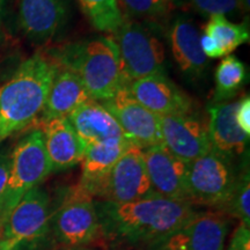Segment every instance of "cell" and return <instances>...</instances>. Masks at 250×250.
<instances>
[{
	"label": "cell",
	"instance_id": "83f0119b",
	"mask_svg": "<svg viewBox=\"0 0 250 250\" xmlns=\"http://www.w3.org/2000/svg\"><path fill=\"white\" fill-rule=\"evenodd\" d=\"M9 170H11V154L0 153V224H1L2 208H4L6 190H7Z\"/></svg>",
	"mask_w": 250,
	"mask_h": 250
},
{
	"label": "cell",
	"instance_id": "1f68e13d",
	"mask_svg": "<svg viewBox=\"0 0 250 250\" xmlns=\"http://www.w3.org/2000/svg\"><path fill=\"white\" fill-rule=\"evenodd\" d=\"M240 2H241V6H242L243 12H249V8H250V0H240Z\"/></svg>",
	"mask_w": 250,
	"mask_h": 250
},
{
	"label": "cell",
	"instance_id": "7a4b0ae2",
	"mask_svg": "<svg viewBox=\"0 0 250 250\" xmlns=\"http://www.w3.org/2000/svg\"><path fill=\"white\" fill-rule=\"evenodd\" d=\"M57 65L45 55L35 54L0 86V144L42 112Z\"/></svg>",
	"mask_w": 250,
	"mask_h": 250
},
{
	"label": "cell",
	"instance_id": "6da1fadb",
	"mask_svg": "<svg viewBox=\"0 0 250 250\" xmlns=\"http://www.w3.org/2000/svg\"><path fill=\"white\" fill-rule=\"evenodd\" d=\"M95 205L101 230L132 245L161 243L197 213L191 203L155 193L125 204L102 201Z\"/></svg>",
	"mask_w": 250,
	"mask_h": 250
},
{
	"label": "cell",
	"instance_id": "277c9868",
	"mask_svg": "<svg viewBox=\"0 0 250 250\" xmlns=\"http://www.w3.org/2000/svg\"><path fill=\"white\" fill-rule=\"evenodd\" d=\"M112 39L120 54L126 83L153 74L165 73L164 44L147 26L124 18Z\"/></svg>",
	"mask_w": 250,
	"mask_h": 250
},
{
	"label": "cell",
	"instance_id": "52a82bcc",
	"mask_svg": "<svg viewBox=\"0 0 250 250\" xmlns=\"http://www.w3.org/2000/svg\"><path fill=\"white\" fill-rule=\"evenodd\" d=\"M51 220L50 197L36 187L22 197L0 228V250H19L44 236Z\"/></svg>",
	"mask_w": 250,
	"mask_h": 250
},
{
	"label": "cell",
	"instance_id": "f1b7e54d",
	"mask_svg": "<svg viewBox=\"0 0 250 250\" xmlns=\"http://www.w3.org/2000/svg\"><path fill=\"white\" fill-rule=\"evenodd\" d=\"M236 123L247 136H250V98L247 95L241 101H237L235 112Z\"/></svg>",
	"mask_w": 250,
	"mask_h": 250
},
{
	"label": "cell",
	"instance_id": "ba28073f",
	"mask_svg": "<svg viewBox=\"0 0 250 250\" xmlns=\"http://www.w3.org/2000/svg\"><path fill=\"white\" fill-rule=\"evenodd\" d=\"M236 175L228 159L210 151L189 162L187 168V187L190 203L220 208L229 201Z\"/></svg>",
	"mask_w": 250,
	"mask_h": 250
},
{
	"label": "cell",
	"instance_id": "ffe728a7",
	"mask_svg": "<svg viewBox=\"0 0 250 250\" xmlns=\"http://www.w3.org/2000/svg\"><path fill=\"white\" fill-rule=\"evenodd\" d=\"M89 99L80 78L70 68L58 64L44 107L41 112L42 122L52 118H66L71 112Z\"/></svg>",
	"mask_w": 250,
	"mask_h": 250
},
{
	"label": "cell",
	"instance_id": "9a60e30c",
	"mask_svg": "<svg viewBox=\"0 0 250 250\" xmlns=\"http://www.w3.org/2000/svg\"><path fill=\"white\" fill-rule=\"evenodd\" d=\"M83 146L126 142L120 124L99 101L89 99L66 117ZM129 142V140H127Z\"/></svg>",
	"mask_w": 250,
	"mask_h": 250
},
{
	"label": "cell",
	"instance_id": "f546056e",
	"mask_svg": "<svg viewBox=\"0 0 250 250\" xmlns=\"http://www.w3.org/2000/svg\"><path fill=\"white\" fill-rule=\"evenodd\" d=\"M227 250H250V228L240 224L230 239Z\"/></svg>",
	"mask_w": 250,
	"mask_h": 250
},
{
	"label": "cell",
	"instance_id": "44dd1931",
	"mask_svg": "<svg viewBox=\"0 0 250 250\" xmlns=\"http://www.w3.org/2000/svg\"><path fill=\"white\" fill-rule=\"evenodd\" d=\"M131 145L132 144L126 140L86 146L85 155L81 161L83 173L79 186L93 197H98L112 167Z\"/></svg>",
	"mask_w": 250,
	"mask_h": 250
},
{
	"label": "cell",
	"instance_id": "2e32d148",
	"mask_svg": "<svg viewBox=\"0 0 250 250\" xmlns=\"http://www.w3.org/2000/svg\"><path fill=\"white\" fill-rule=\"evenodd\" d=\"M66 17V0H20L19 26L31 42L51 40Z\"/></svg>",
	"mask_w": 250,
	"mask_h": 250
},
{
	"label": "cell",
	"instance_id": "836d02e7",
	"mask_svg": "<svg viewBox=\"0 0 250 250\" xmlns=\"http://www.w3.org/2000/svg\"><path fill=\"white\" fill-rule=\"evenodd\" d=\"M70 250H94V249L89 248L88 246H83V247H76V248H70Z\"/></svg>",
	"mask_w": 250,
	"mask_h": 250
},
{
	"label": "cell",
	"instance_id": "cb8c5ba5",
	"mask_svg": "<svg viewBox=\"0 0 250 250\" xmlns=\"http://www.w3.org/2000/svg\"><path fill=\"white\" fill-rule=\"evenodd\" d=\"M78 2L96 30L114 34L123 22L117 0H78Z\"/></svg>",
	"mask_w": 250,
	"mask_h": 250
},
{
	"label": "cell",
	"instance_id": "ac0fdd59",
	"mask_svg": "<svg viewBox=\"0 0 250 250\" xmlns=\"http://www.w3.org/2000/svg\"><path fill=\"white\" fill-rule=\"evenodd\" d=\"M42 132L52 173L70 169L83 161L85 146L67 118L43 122Z\"/></svg>",
	"mask_w": 250,
	"mask_h": 250
},
{
	"label": "cell",
	"instance_id": "3957f363",
	"mask_svg": "<svg viewBox=\"0 0 250 250\" xmlns=\"http://www.w3.org/2000/svg\"><path fill=\"white\" fill-rule=\"evenodd\" d=\"M56 62L73 71L83 81L89 98L95 101L111 98L127 85L112 36L68 44L59 51Z\"/></svg>",
	"mask_w": 250,
	"mask_h": 250
},
{
	"label": "cell",
	"instance_id": "4dcf8cb0",
	"mask_svg": "<svg viewBox=\"0 0 250 250\" xmlns=\"http://www.w3.org/2000/svg\"><path fill=\"white\" fill-rule=\"evenodd\" d=\"M201 48L208 58L223 57V51H221L220 45L218 44L217 41L213 37L208 35L201 36Z\"/></svg>",
	"mask_w": 250,
	"mask_h": 250
},
{
	"label": "cell",
	"instance_id": "603a6c76",
	"mask_svg": "<svg viewBox=\"0 0 250 250\" xmlns=\"http://www.w3.org/2000/svg\"><path fill=\"white\" fill-rule=\"evenodd\" d=\"M204 35L213 37L217 41L223 56H229L240 45L249 42L248 26L245 23H234L221 15L210 18L204 28Z\"/></svg>",
	"mask_w": 250,
	"mask_h": 250
},
{
	"label": "cell",
	"instance_id": "5b68a950",
	"mask_svg": "<svg viewBox=\"0 0 250 250\" xmlns=\"http://www.w3.org/2000/svg\"><path fill=\"white\" fill-rule=\"evenodd\" d=\"M51 173L42 130L31 131L17 144L11 153V170L0 228L22 197L31 189L40 187Z\"/></svg>",
	"mask_w": 250,
	"mask_h": 250
},
{
	"label": "cell",
	"instance_id": "8992f818",
	"mask_svg": "<svg viewBox=\"0 0 250 250\" xmlns=\"http://www.w3.org/2000/svg\"><path fill=\"white\" fill-rule=\"evenodd\" d=\"M94 197L79 184L71 188L51 217L55 235L67 248L88 246L101 233Z\"/></svg>",
	"mask_w": 250,
	"mask_h": 250
},
{
	"label": "cell",
	"instance_id": "4316f807",
	"mask_svg": "<svg viewBox=\"0 0 250 250\" xmlns=\"http://www.w3.org/2000/svg\"><path fill=\"white\" fill-rule=\"evenodd\" d=\"M190 2L198 13L210 18L214 15L234 17L239 12H243L240 0H190Z\"/></svg>",
	"mask_w": 250,
	"mask_h": 250
},
{
	"label": "cell",
	"instance_id": "d6986e66",
	"mask_svg": "<svg viewBox=\"0 0 250 250\" xmlns=\"http://www.w3.org/2000/svg\"><path fill=\"white\" fill-rule=\"evenodd\" d=\"M171 55L179 70L190 78H201L208 64L201 48V34L189 19L179 18L168 31Z\"/></svg>",
	"mask_w": 250,
	"mask_h": 250
},
{
	"label": "cell",
	"instance_id": "5bb4252c",
	"mask_svg": "<svg viewBox=\"0 0 250 250\" xmlns=\"http://www.w3.org/2000/svg\"><path fill=\"white\" fill-rule=\"evenodd\" d=\"M143 152L153 193L190 203L187 162L174 156L162 145L143 149Z\"/></svg>",
	"mask_w": 250,
	"mask_h": 250
},
{
	"label": "cell",
	"instance_id": "9c48e42d",
	"mask_svg": "<svg viewBox=\"0 0 250 250\" xmlns=\"http://www.w3.org/2000/svg\"><path fill=\"white\" fill-rule=\"evenodd\" d=\"M152 193L143 149L131 145L112 167L98 197L103 202L125 204Z\"/></svg>",
	"mask_w": 250,
	"mask_h": 250
},
{
	"label": "cell",
	"instance_id": "7402d4cb",
	"mask_svg": "<svg viewBox=\"0 0 250 250\" xmlns=\"http://www.w3.org/2000/svg\"><path fill=\"white\" fill-rule=\"evenodd\" d=\"M247 79L245 64L234 56H226L215 70L214 103L225 102L236 95Z\"/></svg>",
	"mask_w": 250,
	"mask_h": 250
},
{
	"label": "cell",
	"instance_id": "d4e9b609",
	"mask_svg": "<svg viewBox=\"0 0 250 250\" xmlns=\"http://www.w3.org/2000/svg\"><path fill=\"white\" fill-rule=\"evenodd\" d=\"M122 14L127 19L155 20L164 18L175 7L174 0H117Z\"/></svg>",
	"mask_w": 250,
	"mask_h": 250
},
{
	"label": "cell",
	"instance_id": "30bf717a",
	"mask_svg": "<svg viewBox=\"0 0 250 250\" xmlns=\"http://www.w3.org/2000/svg\"><path fill=\"white\" fill-rule=\"evenodd\" d=\"M99 102L117 121L132 145L142 149L162 145L158 116L143 107L126 87L121 88L111 98Z\"/></svg>",
	"mask_w": 250,
	"mask_h": 250
},
{
	"label": "cell",
	"instance_id": "e0dca14e",
	"mask_svg": "<svg viewBox=\"0 0 250 250\" xmlns=\"http://www.w3.org/2000/svg\"><path fill=\"white\" fill-rule=\"evenodd\" d=\"M236 101L217 102L208 108V138L212 151L230 159L245 153L249 136L236 123Z\"/></svg>",
	"mask_w": 250,
	"mask_h": 250
},
{
	"label": "cell",
	"instance_id": "484cf974",
	"mask_svg": "<svg viewBox=\"0 0 250 250\" xmlns=\"http://www.w3.org/2000/svg\"><path fill=\"white\" fill-rule=\"evenodd\" d=\"M241 221L242 225L250 227V179L249 170H243L236 176V182L229 201L223 208Z\"/></svg>",
	"mask_w": 250,
	"mask_h": 250
},
{
	"label": "cell",
	"instance_id": "8fae6325",
	"mask_svg": "<svg viewBox=\"0 0 250 250\" xmlns=\"http://www.w3.org/2000/svg\"><path fill=\"white\" fill-rule=\"evenodd\" d=\"M162 146L187 164L212 151L208 125L191 114L158 116Z\"/></svg>",
	"mask_w": 250,
	"mask_h": 250
},
{
	"label": "cell",
	"instance_id": "d6a6232c",
	"mask_svg": "<svg viewBox=\"0 0 250 250\" xmlns=\"http://www.w3.org/2000/svg\"><path fill=\"white\" fill-rule=\"evenodd\" d=\"M6 5V0H0V20H1L2 12H4V7Z\"/></svg>",
	"mask_w": 250,
	"mask_h": 250
},
{
	"label": "cell",
	"instance_id": "4fadbf2b",
	"mask_svg": "<svg viewBox=\"0 0 250 250\" xmlns=\"http://www.w3.org/2000/svg\"><path fill=\"white\" fill-rule=\"evenodd\" d=\"M126 89L156 116L191 114L192 101L165 73L153 74L127 83Z\"/></svg>",
	"mask_w": 250,
	"mask_h": 250
},
{
	"label": "cell",
	"instance_id": "7c38bea8",
	"mask_svg": "<svg viewBox=\"0 0 250 250\" xmlns=\"http://www.w3.org/2000/svg\"><path fill=\"white\" fill-rule=\"evenodd\" d=\"M223 212L197 213L161 242L164 250H224L228 233Z\"/></svg>",
	"mask_w": 250,
	"mask_h": 250
}]
</instances>
